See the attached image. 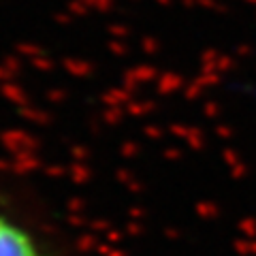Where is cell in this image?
Segmentation results:
<instances>
[{
	"label": "cell",
	"mask_w": 256,
	"mask_h": 256,
	"mask_svg": "<svg viewBox=\"0 0 256 256\" xmlns=\"http://www.w3.org/2000/svg\"><path fill=\"white\" fill-rule=\"evenodd\" d=\"M0 256H58L43 224L0 194Z\"/></svg>",
	"instance_id": "6da1fadb"
}]
</instances>
